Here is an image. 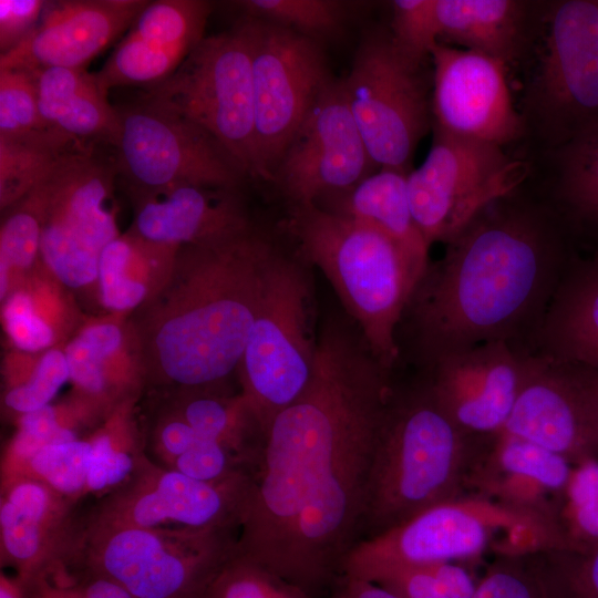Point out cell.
<instances>
[{
  "instance_id": "obj_1",
  "label": "cell",
  "mask_w": 598,
  "mask_h": 598,
  "mask_svg": "<svg viewBox=\"0 0 598 598\" xmlns=\"http://www.w3.org/2000/svg\"><path fill=\"white\" fill-rule=\"evenodd\" d=\"M390 373L360 332L323 323L307 388L264 432L237 554L309 597L342 574L359 539Z\"/></svg>"
},
{
  "instance_id": "obj_2",
  "label": "cell",
  "mask_w": 598,
  "mask_h": 598,
  "mask_svg": "<svg viewBox=\"0 0 598 598\" xmlns=\"http://www.w3.org/2000/svg\"><path fill=\"white\" fill-rule=\"evenodd\" d=\"M561 217L512 195L481 210L429 262L400 322L424 370L482 343L529 346L571 262L579 256ZM400 350V349H399Z\"/></svg>"
},
{
  "instance_id": "obj_3",
  "label": "cell",
  "mask_w": 598,
  "mask_h": 598,
  "mask_svg": "<svg viewBox=\"0 0 598 598\" xmlns=\"http://www.w3.org/2000/svg\"><path fill=\"white\" fill-rule=\"evenodd\" d=\"M278 251L251 224L177 249L174 290L148 331L163 382L209 391L239 367Z\"/></svg>"
},
{
  "instance_id": "obj_4",
  "label": "cell",
  "mask_w": 598,
  "mask_h": 598,
  "mask_svg": "<svg viewBox=\"0 0 598 598\" xmlns=\"http://www.w3.org/2000/svg\"><path fill=\"white\" fill-rule=\"evenodd\" d=\"M489 443L462 431L424 378L405 391L393 388L372 453L358 542L463 496Z\"/></svg>"
},
{
  "instance_id": "obj_5",
  "label": "cell",
  "mask_w": 598,
  "mask_h": 598,
  "mask_svg": "<svg viewBox=\"0 0 598 598\" xmlns=\"http://www.w3.org/2000/svg\"><path fill=\"white\" fill-rule=\"evenodd\" d=\"M286 229L301 258L332 285L373 355L400 359L396 332L423 271L377 228L317 205L288 208Z\"/></svg>"
},
{
  "instance_id": "obj_6",
  "label": "cell",
  "mask_w": 598,
  "mask_h": 598,
  "mask_svg": "<svg viewBox=\"0 0 598 598\" xmlns=\"http://www.w3.org/2000/svg\"><path fill=\"white\" fill-rule=\"evenodd\" d=\"M493 544L498 554L513 555L568 546L553 517L484 495H463L359 540L346 556L342 574L370 580L393 567L475 557Z\"/></svg>"
},
{
  "instance_id": "obj_7",
  "label": "cell",
  "mask_w": 598,
  "mask_h": 598,
  "mask_svg": "<svg viewBox=\"0 0 598 598\" xmlns=\"http://www.w3.org/2000/svg\"><path fill=\"white\" fill-rule=\"evenodd\" d=\"M239 529L123 527L78 519L65 569L107 578L134 598H199L237 551Z\"/></svg>"
},
{
  "instance_id": "obj_8",
  "label": "cell",
  "mask_w": 598,
  "mask_h": 598,
  "mask_svg": "<svg viewBox=\"0 0 598 598\" xmlns=\"http://www.w3.org/2000/svg\"><path fill=\"white\" fill-rule=\"evenodd\" d=\"M145 97L214 136L257 178L250 22L205 37L177 70L146 89Z\"/></svg>"
},
{
  "instance_id": "obj_9",
  "label": "cell",
  "mask_w": 598,
  "mask_h": 598,
  "mask_svg": "<svg viewBox=\"0 0 598 598\" xmlns=\"http://www.w3.org/2000/svg\"><path fill=\"white\" fill-rule=\"evenodd\" d=\"M116 176L114 156L84 146L63 156L31 190L42 218L40 256L70 288L97 279L100 254L118 237L107 207Z\"/></svg>"
},
{
  "instance_id": "obj_10",
  "label": "cell",
  "mask_w": 598,
  "mask_h": 598,
  "mask_svg": "<svg viewBox=\"0 0 598 598\" xmlns=\"http://www.w3.org/2000/svg\"><path fill=\"white\" fill-rule=\"evenodd\" d=\"M310 299V281L301 264L278 251L238 367L241 394L262 433L311 379L317 340L309 326Z\"/></svg>"
},
{
  "instance_id": "obj_11",
  "label": "cell",
  "mask_w": 598,
  "mask_h": 598,
  "mask_svg": "<svg viewBox=\"0 0 598 598\" xmlns=\"http://www.w3.org/2000/svg\"><path fill=\"white\" fill-rule=\"evenodd\" d=\"M117 175L130 190L198 185L239 190L247 173L207 131L150 99L116 107Z\"/></svg>"
},
{
  "instance_id": "obj_12",
  "label": "cell",
  "mask_w": 598,
  "mask_h": 598,
  "mask_svg": "<svg viewBox=\"0 0 598 598\" xmlns=\"http://www.w3.org/2000/svg\"><path fill=\"white\" fill-rule=\"evenodd\" d=\"M421 64L394 43L391 33L367 31L351 69L340 79L349 110L375 166L406 173L429 127Z\"/></svg>"
},
{
  "instance_id": "obj_13",
  "label": "cell",
  "mask_w": 598,
  "mask_h": 598,
  "mask_svg": "<svg viewBox=\"0 0 598 598\" xmlns=\"http://www.w3.org/2000/svg\"><path fill=\"white\" fill-rule=\"evenodd\" d=\"M527 176L499 145L434 127L426 158L406 175L409 202L426 244H447L481 210L509 196Z\"/></svg>"
},
{
  "instance_id": "obj_14",
  "label": "cell",
  "mask_w": 598,
  "mask_h": 598,
  "mask_svg": "<svg viewBox=\"0 0 598 598\" xmlns=\"http://www.w3.org/2000/svg\"><path fill=\"white\" fill-rule=\"evenodd\" d=\"M247 19L251 33L257 178L270 182L287 144L332 74L322 43L270 22Z\"/></svg>"
},
{
  "instance_id": "obj_15",
  "label": "cell",
  "mask_w": 598,
  "mask_h": 598,
  "mask_svg": "<svg viewBox=\"0 0 598 598\" xmlns=\"http://www.w3.org/2000/svg\"><path fill=\"white\" fill-rule=\"evenodd\" d=\"M252 474L204 482L163 466L145 454L130 477L102 494L82 522L123 527L239 529Z\"/></svg>"
},
{
  "instance_id": "obj_16",
  "label": "cell",
  "mask_w": 598,
  "mask_h": 598,
  "mask_svg": "<svg viewBox=\"0 0 598 598\" xmlns=\"http://www.w3.org/2000/svg\"><path fill=\"white\" fill-rule=\"evenodd\" d=\"M374 167L341 80L332 75L287 144L270 183L289 207L316 205L350 189Z\"/></svg>"
},
{
  "instance_id": "obj_17",
  "label": "cell",
  "mask_w": 598,
  "mask_h": 598,
  "mask_svg": "<svg viewBox=\"0 0 598 598\" xmlns=\"http://www.w3.org/2000/svg\"><path fill=\"white\" fill-rule=\"evenodd\" d=\"M527 352L494 341L446 355L424 369L434 398L467 435L493 441L522 386Z\"/></svg>"
},
{
  "instance_id": "obj_18",
  "label": "cell",
  "mask_w": 598,
  "mask_h": 598,
  "mask_svg": "<svg viewBox=\"0 0 598 598\" xmlns=\"http://www.w3.org/2000/svg\"><path fill=\"white\" fill-rule=\"evenodd\" d=\"M537 85L539 104L564 143L598 120V1L553 8Z\"/></svg>"
},
{
  "instance_id": "obj_19",
  "label": "cell",
  "mask_w": 598,
  "mask_h": 598,
  "mask_svg": "<svg viewBox=\"0 0 598 598\" xmlns=\"http://www.w3.org/2000/svg\"><path fill=\"white\" fill-rule=\"evenodd\" d=\"M430 55L436 127L499 146L519 134L520 120L511 99L504 60L441 42Z\"/></svg>"
},
{
  "instance_id": "obj_20",
  "label": "cell",
  "mask_w": 598,
  "mask_h": 598,
  "mask_svg": "<svg viewBox=\"0 0 598 598\" xmlns=\"http://www.w3.org/2000/svg\"><path fill=\"white\" fill-rule=\"evenodd\" d=\"M0 491L1 566L13 568L25 587L65 565L78 527L75 503L32 478Z\"/></svg>"
},
{
  "instance_id": "obj_21",
  "label": "cell",
  "mask_w": 598,
  "mask_h": 598,
  "mask_svg": "<svg viewBox=\"0 0 598 598\" xmlns=\"http://www.w3.org/2000/svg\"><path fill=\"white\" fill-rule=\"evenodd\" d=\"M205 0L148 1L101 70V87H152L171 76L205 38L212 11Z\"/></svg>"
},
{
  "instance_id": "obj_22",
  "label": "cell",
  "mask_w": 598,
  "mask_h": 598,
  "mask_svg": "<svg viewBox=\"0 0 598 598\" xmlns=\"http://www.w3.org/2000/svg\"><path fill=\"white\" fill-rule=\"evenodd\" d=\"M148 1L63 0L47 2L41 19L18 47L0 56V69H86Z\"/></svg>"
},
{
  "instance_id": "obj_23",
  "label": "cell",
  "mask_w": 598,
  "mask_h": 598,
  "mask_svg": "<svg viewBox=\"0 0 598 598\" xmlns=\"http://www.w3.org/2000/svg\"><path fill=\"white\" fill-rule=\"evenodd\" d=\"M501 434L567 458L574 465L598 457L579 400L558 362L528 353L525 374Z\"/></svg>"
},
{
  "instance_id": "obj_24",
  "label": "cell",
  "mask_w": 598,
  "mask_h": 598,
  "mask_svg": "<svg viewBox=\"0 0 598 598\" xmlns=\"http://www.w3.org/2000/svg\"><path fill=\"white\" fill-rule=\"evenodd\" d=\"M130 192L136 209L133 234L157 246L178 249L250 225L238 190L186 184Z\"/></svg>"
},
{
  "instance_id": "obj_25",
  "label": "cell",
  "mask_w": 598,
  "mask_h": 598,
  "mask_svg": "<svg viewBox=\"0 0 598 598\" xmlns=\"http://www.w3.org/2000/svg\"><path fill=\"white\" fill-rule=\"evenodd\" d=\"M573 468L574 464L557 453L499 434L474 464L467 488L475 487L478 495L557 519V502Z\"/></svg>"
},
{
  "instance_id": "obj_26",
  "label": "cell",
  "mask_w": 598,
  "mask_h": 598,
  "mask_svg": "<svg viewBox=\"0 0 598 598\" xmlns=\"http://www.w3.org/2000/svg\"><path fill=\"white\" fill-rule=\"evenodd\" d=\"M529 353L598 373V252L571 262L533 337Z\"/></svg>"
},
{
  "instance_id": "obj_27",
  "label": "cell",
  "mask_w": 598,
  "mask_h": 598,
  "mask_svg": "<svg viewBox=\"0 0 598 598\" xmlns=\"http://www.w3.org/2000/svg\"><path fill=\"white\" fill-rule=\"evenodd\" d=\"M40 115L54 132L85 146L113 147L118 117L95 73L86 69L34 70Z\"/></svg>"
},
{
  "instance_id": "obj_28",
  "label": "cell",
  "mask_w": 598,
  "mask_h": 598,
  "mask_svg": "<svg viewBox=\"0 0 598 598\" xmlns=\"http://www.w3.org/2000/svg\"><path fill=\"white\" fill-rule=\"evenodd\" d=\"M406 173L380 168L350 189L326 197L318 204L377 228L399 244L424 272L429 245L419 229L409 202Z\"/></svg>"
},
{
  "instance_id": "obj_29",
  "label": "cell",
  "mask_w": 598,
  "mask_h": 598,
  "mask_svg": "<svg viewBox=\"0 0 598 598\" xmlns=\"http://www.w3.org/2000/svg\"><path fill=\"white\" fill-rule=\"evenodd\" d=\"M439 37L506 60L519 33L522 6L512 0H435Z\"/></svg>"
},
{
  "instance_id": "obj_30",
  "label": "cell",
  "mask_w": 598,
  "mask_h": 598,
  "mask_svg": "<svg viewBox=\"0 0 598 598\" xmlns=\"http://www.w3.org/2000/svg\"><path fill=\"white\" fill-rule=\"evenodd\" d=\"M557 196L573 235H587L598 243V120L564 143Z\"/></svg>"
},
{
  "instance_id": "obj_31",
  "label": "cell",
  "mask_w": 598,
  "mask_h": 598,
  "mask_svg": "<svg viewBox=\"0 0 598 598\" xmlns=\"http://www.w3.org/2000/svg\"><path fill=\"white\" fill-rule=\"evenodd\" d=\"M182 398L175 411L198 437L216 441L257 465L264 433L243 394L224 398L209 391H185Z\"/></svg>"
},
{
  "instance_id": "obj_32",
  "label": "cell",
  "mask_w": 598,
  "mask_h": 598,
  "mask_svg": "<svg viewBox=\"0 0 598 598\" xmlns=\"http://www.w3.org/2000/svg\"><path fill=\"white\" fill-rule=\"evenodd\" d=\"M103 409L83 396L64 406L48 404L19 416L18 431L6 446L0 465V486L17 480L28 462L43 447L78 439L76 424Z\"/></svg>"
},
{
  "instance_id": "obj_33",
  "label": "cell",
  "mask_w": 598,
  "mask_h": 598,
  "mask_svg": "<svg viewBox=\"0 0 598 598\" xmlns=\"http://www.w3.org/2000/svg\"><path fill=\"white\" fill-rule=\"evenodd\" d=\"M84 146L49 127L24 137L0 138L1 207L23 198L63 156Z\"/></svg>"
},
{
  "instance_id": "obj_34",
  "label": "cell",
  "mask_w": 598,
  "mask_h": 598,
  "mask_svg": "<svg viewBox=\"0 0 598 598\" xmlns=\"http://www.w3.org/2000/svg\"><path fill=\"white\" fill-rule=\"evenodd\" d=\"M128 399L111 410L107 422L91 435L86 493L104 494L122 484L146 454L130 421Z\"/></svg>"
},
{
  "instance_id": "obj_35",
  "label": "cell",
  "mask_w": 598,
  "mask_h": 598,
  "mask_svg": "<svg viewBox=\"0 0 598 598\" xmlns=\"http://www.w3.org/2000/svg\"><path fill=\"white\" fill-rule=\"evenodd\" d=\"M122 332L113 323L93 324L79 333L64 352L70 380L79 394L104 409H114L113 386L105 372V360L120 348Z\"/></svg>"
},
{
  "instance_id": "obj_36",
  "label": "cell",
  "mask_w": 598,
  "mask_h": 598,
  "mask_svg": "<svg viewBox=\"0 0 598 598\" xmlns=\"http://www.w3.org/2000/svg\"><path fill=\"white\" fill-rule=\"evenodd\" d=\"M243 17L270 22L320 43L337 37L350 13V2L337 0L235 1Z\"/></svg>"
},
{
  "instance_id": "obj_37",
  "label": "cell",
  "mask_w": 598,
  "mask_h": 598,
  "mask_svg": "<svg viewBox=\"0 0 598 598\" xmlns=\"http://www.w3.org/2000/svg\"><path fill=\"white\" fill-rule=\"evenodd\" d=\"M399 598H472L476 584L452 561L393 567L370 580Z\"/></svg>"
},
{
  "instance_id": "obj_38",
  "label": "cell",
  "mask_w": 598,
  "mask_h": 598,
  "mask_svg": "<svg viewBox=\"0 0 598 598\" xmlns=\"http://www.w3.org/2000/svg\"><path fill=\"white\" fill-rule=\"evenodd\" d=\"M549 598H598V543L528 554Z\"/></svg>"
},
{
  "instance_id": "obj_39",
  "label": "cell",
  "mask_w": 598,
  "mask_h": 598,
  "mask_svg": "<svg viewBox=\"0 0 598 598\" xmlns=\"http://www.w3.org/2000/svg\"><path fill=\"white\" fill-rule=\"evenodd\" d=\"M90 462L89 437L54 443L40 450L17 480L32 478L42 482L76 504L87 495Z\"/></svg>"
},
{
  "instance_id": "obj_40",
  "label": "cell",
  "mask_w": 598,
  "mask_h": 598,
  "mask_svg": "<svg viewBox=\"0 0 598 598\" xmlns=\"http://www.w3.org/2000/svg\"><path fill=\"white\" fill-rule=\"evenodd\" d=\"M557 518L573 548L598 543V457L574 465L557 503Z\"/></svg>"
},
{
  "instance_id": "obj_41",
  "label": "cell",
  "mask_w": 598,
  "mask_h": 598,
  "mask_svg": "<svg viewBox=\"0 0 598 598\" xmlns=\"http://www.w3.org/2000/svg\"><path fill=\"white\" fill-rule=\"evenodd\" d=\"M199 598L310 597L300 587L236 551L212 578Z\"/></svg>"
},
{
  "instance_id": "obj_42",
  "label": "cell",
  "mask_w": 598,
  "mask_h": 598,
  "mask_svg": "<svg viewBox=\"0 0 598 598\" xmlns=\"http://www.w3.org/2000/svg\"><path fill=\"white\" fill-rule=\"evenodd\" d=\"M0 234V291L8 289L9 270L30 267L40 254L42 218L34 195L30 192L13 204Z\"/></svg>"
},
{
  "instance_id": "obj_43",
  "label": "cell",
  "mask_w": 598,
  "mask_h": 598,
  "mask_svg": "<svg viewBox=\"0 0 598 598\" xmlns=\"http://www.w3.org/2000/svg\"><path fill=\"white\" fill-rule=\"evenodd\" d=\"M45 128L34 71L0 69V138L24 137Z\"/></svg>"
},
{
  "instance_id": "obj_44",
  "label": "cell",
  "mask_w": 598,
  "mask_h": 598,
  "mask_svg": "<svg viewBox=\"0 0 598 598\" xmlns=\"http://www.w3.org/2000/svg\"><path fill=\"white\" fill-rule=\"evenodd\" d=\"M134 235L118 236L107 244L100 254L97 279L103 305L123 311L140 305L146 295V287L126 275L133 259Z\"/></svg>"
},
{
  "instance_id": "obj_45",
  "label": "cell",
  "mask_w": 598,
  "mask_h": 598,
  "mask_svg": "<svg viewBox=\"0 0 598 598\" xmlns=\"http://www.w3.org/2000/svg\"><path fill=\"white\" fill-rule=\"evenodd\" d=\"M391 7L394 43L421 64L440 39L435 0H394Z\"/></svg>"
},
{
  "instance_id": "obj_46",
  "label": "cell",
  "mask_w": 598,
  "mask_h": 598,
  "mask_svg": "<svg viewBox=\"0 0 598 598\" xmlns=\"http://www.w3.org/2000/svg\"><path fill=\"white\" fill-rule=\"evenodd\" d=\"M472 598H549L528 554H498Z\"/></svg>"
},
{
  "instance_id": "obj_47",
  "label": "cell",
  "mask_w": 598,
  "mask_h": 598,
  "mask_svg": "<svg viewBox=\"0 0 598 598\" xmlns=\"http://www.w3.org/2000/svg\"><path fill=\"white\" fill-rule=\"evenodd\" d=\"M70 379L65 355L60 350L47 351L28 379L11 386L4 395L6 406L20 415L48 404Z\"/></svg>"
},
{
  "instance_id": "obj_48",
  "label": "cell",
  "mask_w": 598,
  "mask_h": 598,
  "mask_svg": "<svg viewBox=\"0 0 598 598\" xmlns=\"http://www.w3.org/2000/svg\"><path fill=\"white\" fill-rule=\"evenodd\" d=\"M168 468L198 481L219 482L254 473L256 464L216 441L198 437Z\"/></svg>"
},
{
  "instance_id": "obj_49",
  "label": "cell",
  "mask_w": 598,
  "mask_h": 598,
  "mask_svg": "<svg viewBox=\"0 0 598 598\" xmlns=\"http://www.w3.org/2000/svg\"><path fill=\"white\" fill-rule=\"evenodd\" d=\"M3 320L10 339L22 351H39L52 343L51 327L35 312L30 296L23 291L8 299Z\"/></svg>"
},
{
  "instance_id": "obj_50",
  "label": "cell",
  "mask_w": 598,
  "mask_h": 598,
  "mask_svg": "<svg viewBox=\"0 0 598 598\" xmlns=\"http://www.w3.org/2000/svg\"><path fill=\"white\" fill-rule=\"evenodd\" d=\"M47 1H0V51L1 55L18 47L38 25Z\"/></svg>"
},
{
  "instance_id": "obj_51",
  "label": "cell",
  "mask_w": 598,
  "mask_h": 598,
  "mask_svg": "<svg viewBox=\"0 0 598 598\" xmlns=\"http://www.w3.org/2000/svg\"><path fill=\"white\" fill-rule=\"evenodd\" d=\"M197 439L192 426L174 411V414L162 421L155 431L153 440L155 462L169 467Z\"/></svg>"
},
{
  "instance_id": "obj_52",
  "label": "cell",
  "mask_w": 598,
  "mask_h": 598,
  "mask_svg": "<svg viewBox=\"0 0 598 598\" xmlns=\"http://www.w3.org/2000/svg\"><path fill=\"white\" fill-rule=\"evenodd\" d=\"M560 364L576 392L591 439L598 450V373L578 364Z\"/></svg>"
},
{
  "instance_id": "obj_53",
  "label": "cell",
  "mask_w": 598,
  "mask_h": 598,
  "mask_svg": "<svg viewBox=\"0 0 598 598\" xmlns=\"http://www.w3.org/2000/svg\"><path fill=\"white\" fill-rule=\"evenodd\" d=\"M332 598H399L385 588L362 579L346 578L344 585Z\"/></svg>"
},
{
  "instance_id": "obj_54",
  "label": "cell",
  "mask_w": 598,
  "mask_h": 598,
  "mask_svg": "<svg viewBox=\"0 0 598 598\" xmlns=\"http://www.w3.org/2000/svg\"><path fill=\"white\" fill-rule=\"evenodd\" d=\"M23 589L27 598H73L48 578H39Z\"/></svg>"
},
{
  "instance_id": "obj_55",
  "label": "cell",
  "mask_w": 598,
  "mask_h": 598,
  "mask_svg": "<svg viewBox=\"0 0 598 598\" xmlns=\"http://www.w3.org/2000/svg\"><path fill=\"white\" fill-rule=\"evenodd\" d=\"M0 598H27L20 581L3 571L0 574Z\"/></svg>"
}]
</instances>
